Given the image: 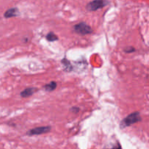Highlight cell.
Here are the masks:
<instances>
[{
  "instance_id": "1",
  "label": "cell",
  "mask_w": 149,
  "mask_h": 149,
  "mask_svg": "<svg viewBox=\"0 0 149 149\" xmlns=\"http://www.w3.org/2000/svg\"><path fill=\"white\" fill-rule=\"evenodd\" d=\"M141 119H141L139 112H133V113L128 115L127 117H125V119L121 122L120 127L122 128V129H123V128L127 127H130L132 125L137 123V122H141Z\"/></svg>"
},
{
  "instance_id": "2",
  "label": "cell",
  "mask_w": 149,
  "mask_h": 149,
  "mask_svg": "<svg viewBox=\"0 0 149 149\" xmlns=\"http://www.w3.org/2000/svg\"><path fill=\"white\" fill-rule=\"evenodd\" d=\"M73 31L80 35L90 34L93 32V29L84 22H81L73 26Z\"/></svg>"
},
{
  "instance_id": "3",
  "label": "cell",
  "mask_w": 149,
  "mask_h": 149,
  "mask_svg": "<svg viewBox=\"0 0 149 149\" xmlns=\"http://www.w3.org/2000/svg\"><path fill=\"white\" fill-rule=\"evenodd\" d=\"M108 0H93L87 4V10L90 12H94L99 9H102L109 4Z\"/></svg>"
},
{
  "instance_id": "4",
  "label": "cell",
  "mask_w": 149,
  "mask_h": 149,
  "mask_svg": "<svg viewBox=\"0 0 149 149\" xmlns=\"http://www.w3.org/2000/svg\"><path fill=\"white\" fill-rule=\"evenodd\" d=\"M52 127L50 126H45V127H35L33 129L30 130L27 132V135L29 136H33V135H39L42 134L47 133L50 132Z\"/></svg>"
},
{
  "instance_id": "5",
  "label": "cell",
  "mask_w": 149,
  "mask_h": 149,
  "mask_svg": "<svg viewBox=\"0 0 149 149\" xmlns=\"http://www.w3.org/2000/svg\"><path fill=\"white\" fill-rule=\"evenodd\" d=\"M19 15H20V12H19L18 9L17 7H13V8L8 9L4 13V17L5 18H10V17L18 16Z\"/></svg>"
},
{
  "instance_id": "6",
  "label": "cell",
  "mask_w": 149,
  "mask_h": 149,
  "mask_svg": "<svg viewBox=\"0 0 149 149\" xmlns=\"http://www.w3.org/2000/svg\"><path fill=\"white\" fill-rule=\"evenodd\" d=\"M38 89L36 87H29V88L25 89L23 91L20 93V96L22 97H29L30 96L33 95L35 93H36Z\"/></svg>"
},
{
  "instance_id": "7",
  "label": "cell",
  "mask_w": 149,
  "mask_h": 149,
  "mask_svg": "<svg viewBox=\"0 0 149 149\" xmlns=\"http://www.w3.org/2000/svg\"><path fill=\"white\" fill-rule=\"evenodd\" d=\"M61 63L63 64L64 67V71H67V72H70L73 70V66L71 65L70 61L67 60L66 58H63V60H61Z\"/></svg>"
},
{
  "instance_id": "8",
  "label": "cell",
  "mask_w": 149,
  "mask_h": 149,
  "mask_svg": "<svg viewBox=\"0 0 149 149\" xmlns=\"http://www.w3.org/2000/svg\"><path fill=\"white\" fill-rule=\"evenodd\" d=\"M57 87V83L55 81H50L48 84H45L44 86V89L46 90L47 92H52L55 90Z\"/></svg>"
},
{
  "instance_id": "9",
  "label": "cell",
  "mask_w": 149,
  "mask_h": 149,
  "mask_svg": "<svg viewBox=\"0 0 149 149\" xmlns=\"http://www.w3.org/2000/svg\"><path fill=\"white\" fill-rule=\"evenodd\" d=\"M47 40L49 42H55V41L58 40V37L56 34L53 33V32H49L47 34L46 36Z\"/></svg>"
},
{
  "instance_id": "10",
  "label": "cell",
  "mask_w": 149,
  "mask_h": 149,
  "mask_svg": "<svg viewBox=\"0 0 149 149\" xmlns=\"http://www.w3.org/2000/svg\"><path fill=\"white\" fill-rule=\"evenodd\" d=\"M135 51V49L133 47H128L125 49V52L127 53H131V52H133Z\"/></svg>"
},
{
  "instance_id": "11",
  "label": "cell",
  "mask_w": 149,
  "mask_h": 149,
  "mask_svg": "<svg viewBox=\"0 0 149 149\" xmlns=\"http://www.w3.org/2000/svg\"><path fill=\"white\" fill-rule=\"evenodd\" d=\"M70 111H71V112H73V113H78L80 109L79 107H72V108H71Z\"/></svg>"
}]
</instances>
